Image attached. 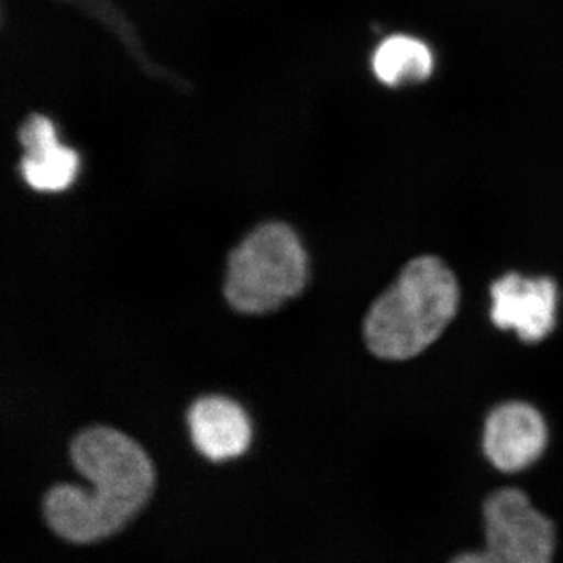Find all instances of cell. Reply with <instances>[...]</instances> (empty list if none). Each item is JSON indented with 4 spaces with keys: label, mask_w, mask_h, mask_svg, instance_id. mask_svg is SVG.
<instances>
[{
    "label": "cell",
    "mask_w": 563,
    "mask_h": 563,
    "mask_svg": "<svg viewBox=\"0 0 563 563\" xmlns=\"http://www.w3.org/2000/svg\"><path fill=\"white\" fill-rule=\"evenodd\" d=\"M74 468L91 487L60 484L43 498L47 526L70 543L87 544L121 531L154 488V468L135 440L117 429H85L70 443Z\"/></svg>",
    "instance_id": "6da1fadb"
},
{
    "label": "cell",
    "mask_w": 563,
    "mask_h": 563,
    "mask_svg": "<svg viewBox=\"0 0 563 563\" xmlns=\"http://www.w3.org/2000/svg\"><path fill=\"white\" fill-rule=\"evenodd\" d=\"M547 443V422L529 404H503L485 422V455L504 473L528 468L543 454Z\"/></svg>",
    "instance_id": "8992f818"
},
{
    "label": "cell",
    "mask_w": 563,
    "mask_h": 563,
    "mask_svg": "<svg viewBox=\"0 0 563 563\" xmlns=\"http://www.w3.org/2000/svg\"><path fill=\"white\" fill-rule=\"evenodd\" d=\"M372 66L374 76L387 87H406L431 76L433 55L424 41L393 35L377 46Z\"/></svg>",
    "instance_id": "ba28073f"
},
{
    "label": "cell",
    "mask_w": 563,
    "mask_h": 563,
    "mask_svg": "<svg viewBox=\"0 0 563 563\" xmlns=\"http://www.w3.org/2000/svg\"><path fill=\"white\" fill-rule=\"evenodd\" d=\"M459 302L453 272L431 255L415 258L366 314V344L385 361L412 358L442 335Z\"/></svg>",
    "instance_id": "7a4b0ae2"
},
{
    "label": "cell",
    "mask_w": 563,
    "mask_h": 563,
    "mask_svg": "<svg viewBox=\"0 0 563 563\" xmlns=\"http://www.w3.org/2000/svg\"><path fill=\"white\" fill-rule=\"evenodd\" d=\"M485 548L472 563H553L555 529L518 488L492 493L484 504Z\"/></svg>",
    "instance_id": "277c9868"
},
{
    "label": "cell",
    "mask_w": 563,
    "mask_h": 563,
    "mask_svg": "<svg viewBox=\"0 0 563 563\" xmlns=\"http://www.w3.org/2000/svg\"><path fill=\"white\" fill-rule=\"evenodd\" d=\"M188 428L196 450L211 462L239 457L251 444L250 418L225 396H203L192 402Z\"/></svg>",
    "instance_id": "52a82bcc"
},
{
    "label": "cell",
    "mask_w": 563,
    "mask_h": 563,
    "mask_svg": "<svg viewBox=\"0 0 563 563\" xmlns=\"http://www.w3.org/2000/svg\"><path fill=\"white\" fill-rule=\"evenodd\" d=\"M79 155L60 141L24 152L21 174L25 184L36 191H63L76 180Z\"/></svg>",
    "instance_id": "9c48e42d"
},
{
    "label": "cell",
    "mask_w": 563,
    "mask_h": 563,
    "mask_svg": "<svg viewBox=\"0 0 563 563\" xmlns=\"http://www.w3.org/2000/svg\"><path fill=\"white\" fill-rule=\"evenodd\" d=\"M492 320L514 329L525 342H540L553 331L558 288L550 277L506 274L492 287Z\"/></svg>",
    "instance_id": "5b68a950"
},
{
    "label": "cell",
    "mask_w": 563,
    "mask_h": 563,
    "mask_svg": "<svg viewBox=\"0 0 563 563\" xmlns=\"http://www.w3.org/2000/svg\"><path fill=\"white\" fill-rule=\"evenodd\" d=\"M309 265L298 235L284 222H265L229 255L224 295L242 313L272 312L299 295Z\"/></svg>",
    "instance_id": "3957f363"
}]
</instances>
